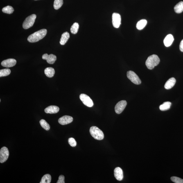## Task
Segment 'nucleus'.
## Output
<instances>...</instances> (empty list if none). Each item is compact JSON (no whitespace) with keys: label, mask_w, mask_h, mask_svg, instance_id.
<instances>
[{"label":"nucleus","mask_w":183,"mask_h":183,"mask_svg":"<svg viewBox=\"0 0 183 183\" xmlns=\"http://www.w3.org/2000/svg\"><path fill=\"white\" fill-rule=\"evenodd\" d=\"M47 32V30L46 29L38 30L30 35L28 37V40L32 43L38 42L46 36Z\"/></svg>","instance_id":"1"},{"label":"nucleus","mask_w":183,"mask_h":183,"mask_svg":"<svg viewBox=\"0 0 183 183\" xmlns=\"http://www.w3.org/2000/svg\"><path fill=\"white\" fill-rule=\"evenodd\" d=\"M160 60L157 55L153 54L148 57L146 62V65L148 69L152 70L158 65Z\"/></svg>","instance_id":"2"},{"label":"nucleus","mask_w":183,"mask_h":183,"mask_svg":"<svg viewBox=\"0 0 183 183\" xmlns=\"http://www.w3.org/2000/svg\"><path fill=\"white\" fill-rule=\"evenodd\" d=\"M90 132L94 139L97 140H102L104 139V135L102 131L98 127L92 126L91 127Z\"/></svg>","instance_id":"3"},{"label":"nucleus","mask_w":183,"mask_h":183,"mask_svg":"<svg viewBox=\"0 0 183 183\" xmlns=\"http://www.w3.org/2000/svg\"><path fill=\"white\" fill-rule=\"evenodd\" d=\"M36 18V15L34 14H32V15L29 16L25 19L23 23V28L25 29H27L33 26Z\"/></svg>","instance_id":"4"},{"label":"nucleus","mask_w":183,"mask_h":183,"mask_svg":"<svg viewBox=\"0 0 183 183\" xmlns=\"http://www.w3.org/2000/svg\"><path fill=\"white\" fill-rule=\"evenodd\" d=\"M127 76L133 83L136 85H140L141 83V80L136 74L133 71H129L127 73Z\"/></svg>","instance_id":"5"},{"label":"nucleus","mask_w":183,"mask_h":183,"mask_svg":"<svg viewBox=\"0 0 183 183\" xmlns=\"http://www.w3.org/2000/svg\"><path fill=\"white\" fill-rule=\"evenodd\" d=\"M80 98L82 103L87 106L89 107H91L94 105L92 100L87 95L84 94H81Z\"/></svg>","instance_id":"6"},{"label":"nucleus","mask_w":183,"mask_h":183,"mask_svg":"<svg viewBox=\"0 0 183 183\" xmlns=\"http://www.w3.org/2000/svg\"><path fill=\"white\" fill-rule=\"evenodd\" d=\"M9 152L8 149L6 147H3L0 150V162L3 163L8 159Z\"/></svg>","instance_id":"7"},{"label":"nucleus","mask_w":183,"mask_h":183,"mask_svg":"<svg viewBox=\"0 0 183 183\" xmlns=\"http://www.w3.org/2000/svg\"><path fill=\"white\" fill-rule=\"evenodd\" d=\"M112 24L114 28H118L121 25V17L119 14L114 13L112 16Z\"/></svg>","instance_id":"8"},{"label":"nucleus","mask_w":183,"mask_h":183,"mask_svg":"<svg viewBox=\"0 0 183 183\" xmlns=\"http://www.w3.org/2000/svg\"><path fill=\"white\" fill-rule=\"evenodd\" d=\"M127 105V102L125 100H123L120 101L115 105V110L117 114H120L123 112Z\"/></svg>","instance_id":"9"},{"label":"nucleus","mask_w":183,"mask_h":183,"mask_svg":"<svg viewBox=\"0 0 183 183\" xmlns=\"http://www.w3.org/2000/svg\"><path fill=\"white\" fill-rule=\"evenodd\" d=\"M17 64V60L15 59L10 58L3 61L1 63L2 66L3 67L10 68L15 66Z\"/></svg>","instance_id":"10"},{"label":"nucleus","mask_w":183,"mask_h":183,"mask_svg":"<svg viewBox=\"0 0 183 183\" xmlns=\"http://www.w3.org/2000/svg\"><path fill=\"white\" fill-rule=\"evenodd\" d=\"M43 60H46L48 64H53L57 60L56 56L54 55L51 54L49 55L47 54H45L42 56Z\"/></svg>","instance_id":"11"},{"label":"nucleus","mask_w":183,"mask_h":183,"mask_svg":"<svg viewBox=\"0 0 183 183\" xmlns=\"http://www.w3.org/2000/svg\"><path fill=\"white\" fill-rule=\"evenodd\" d=\"M73 121V117L68 115L62 116L58 119L59 123L62 125L68 124L71 123Z\"/></svg>","instance_id":"12"},{"label":"nucleus","mask_w":183,"mask_h":183,"mask_svg":"<svg viewBox=\"0 0 183 183\" xmlns=\"http://www.w3.org/2000/svg\"><path fill=\"white\" fill-rule=\"evenodd\" d=\"M114 175L117 180L118 181L123 180V172L121 168H116L114 170Z\"/></svg>","instance_id":"13"},{"label":"nucleus","mask_w":183,"mask_h":183,"mask_svg":"<svg viewBox=\"0 0 183 183\" xmlns=\"http://www.w3.org/2000/svg\"><path fill=\"white\" fill-rule=\"evenodd\" d=\"M60 110L59 107L55 105H51L48 107L44 110V112L47 114H55L58 113Z\"/></svg>","instance_id":"14"},{"label":"nucleus","mask_w":183,"mask_h":183,"mask_svg":"<svg viewBox=\"0 0 183 183\" xmlns=\"http://www.w3.org/2000/svg\"><path fill=\"white\" fill-rule=\"evenodd\" d=\"M176 82V80L174 78H170L165 84V88L167 90L171 89L175 85Z\"/></svg>","instance_id":"15"},{"label":"nucleus","mask_w":183,"mask_h":183,"mask_svg":"<svg viewBox=\"0 0 183 183\" xmlns=\"http://www.w3.org/2000/svg\"><path fill=\"white\" fill-rule=\"evenodd\" d=\"M174 40L173 36L171 34L167 35L164 40V44L166 47H168L171 45Z\"/></svg>","instance_id":"16"},{"label":"nucleus","mask_w":183,"mask_h":183,"mask_svg":"<svg viewBox=\"0 0 183 183\" xmlns=\"http://www.w3.org/2000/svg\"><path fill=\"white\" fill-rule=\"evenodd\" d=\"M70 36L68 32H65L63 33L60 41V44L62 45L65 44L70 38Z\"/></svg>","instance_id":"17"},{"label":"nucleus","mask_w":183,"mask_h":183,"mask_svg":"<svg viewBox=\"0 0 183 183\" xmlns=\"http://www.w3.org/2000/svg\"><path fill=\"white\" fill-rule=\"evenodd\" d=\"M44 72L46 76L49 78H52L54 76L55 73L54 69L52 67L46 68L44 70Z\"/></svg>","instance_id":"18"},{"label":"nucleus","mask_w":183,"mask_h":183,"mask_svg":"<svg viewBox=\"0 0 183 183\" xmlns=\"http://www.w3.org/2000/svg\"><path fill=\"white\" fill-rule=\"evenodd\" d=\"M171 103L169 101L165 102L159 106V109L161 111L169 110L171 107Z\"/></svg>","instance_id":"19"},{"label":"nucleus","mask_w":183,"mask_h":183,"mask_svg":"<svg viewBox=\"0 0 183 183\" xmlns=\"http://www.w3.org/2000/svg\"><path fill=\"white\" fill-rule=\"evenodd\" d=\"M147 23V21L146 19H142L137 23L136 25V28L139 30H142L146 26Z\"/></svg>","instance_id":"20"},{"label":"nucleus","mask_w":183,"mask_h":183,"mask_svg":"<svg viewBox=\"0 0 183 183\" xmlns=\"http://www.w3.org/2000/svg\"><path fill=\"white\" fill-rule=\"evenodd\" d=\"M175 11L177 13H180L183 11V2L180 1L176 5L174 8Z\"/></svg>","instance_id":"21"},{"label":"nucleus","mask_w":183,"mask_h":183,"mask_svg":"<svg viewBox=\"0 0 183 183\" xmlns=\"http://www.w3.org/2000/svg\"><path fill=\"white\" fill-rule=\"evenodd\" d=\"M51 180V175L49 174L45 175L42 178L40 183H50Z\"/></svg>","instance_id":"22"},{"label":"nucleus","mask_w":183,"mask_h":183,"mask_svg":"<svg viewBox=\"0 0 183 183\" xmlns=\"http://www.w3.org/2000/svg\"><path fill=\"white\" fill-rule=\"evenodd\" d=\"M63 4V0H54V8L55 10H58L62 6Z\"/></svg>","instance_id":"23"},{"label":"nucleus","mask_w":183,"mask_h":183,"mask_svg":"<svg viewBox=\"0 0 183 183\" xmlns=\"http://www.w3.org/2000/svg\"><path fill=\"white\" fill-rule=\"evenodd\" d=\"M2 11L4 13L11 14L14 11V9L12 7L8 6L3 8Z\"/></svg>","instance_id":"24"},{"label":"nucleus","mask_w":183,"mask_h":183,"mask_svg":"<svg viewBox=\"0 0 183 183\" xmlns=\"http://www.w3.org/2000/svg\"><path fill=\"white\" fill-rule=\"evenodd\" d=\"M79 28V25L78 23H74L72 26L71 27L70 30L72 33L76 34L78 33Z\"/></svg>","instance_id":"25"},{"label":"nucleus","mask_w":183,"mask_h":183,"mask_svg":"<svg viewBox=\"0 0 183 183\" xmlns=\"http://www.w3.org/2000/svg\"><path fill=\"white\" fill-rule=\"evenodd\" d=\"M40 123L41 126L45 130L48 131L50 129V125L48 124L45 120L44 119L41 120L40 121Z\"/></svg>","instance_id":"26"},{"label":"nucleus","mask_w":183,"mask_h":183,"mask_svg":"<svg viewBox=\"0 0 183 183\" xmlns=\"http://www.w3.org/2000/svg\"><path fill=\"white\" fill-rule=\"evenodd\" d=\"M11 72L10 70L9 69H5L0 70V77H5L8 76Z\"/></svg>","instance_id":"27"},{"label":"nucleus","mask_w":183,"mask_h":183,"mask_svg":"<svg viewBox=\"0 0 183 183\" xmlns=\"http://www.w3.org/2000/svg\"><path fill=\"white\" fill-rule=\"evenodd\" d=\"M171 179L172 182L175 183H183V179L178 177H172Z\"/></svg>","instance_id":"28"},{"label":"nucleus","mask_w":183,"mask_h":183,"mask_svg":"<svg viewBox=\"0 0 183 183\" xmlns=\"http://www.w3.org/2000/svg\"><path fill=\"white\" fill-rule=\"evenodd\" d=\"M68 143L71 147H75L77 145V143L75 139L73 138H70L68 139Z\"/></svg>","instance_id":"29"},{"label":"nucleus","mask_w":183,"mask_h":183,"mask_svg":"<svg viewBox=\"0 0 183 183\" xmlns=\"http://www.w3.org/2000/svg\"><path fill=\"white\" fill-rule=\"evenodd\" d=\"M64 176L61 175L59 177V179L57 183H64Z\"/></svg>","instance_id":"30"},{"label":"nucleus","mask_w":183,"mask_h":183,"mask_svg":"<svg viewBox=\"0 0 183 183\" xmlns=\"http://www.w3.org/2000/svg\"><path fill=\"white\" fill-rule=\"evenodd\" d=\"M179 49L181 51L183 52V39L181 41L180 43V46H179Z\"/></svg>","instance_id":"31"},{"label":"nucleus","mask_w":183,"mask_h":183,"mask_svg":"<svg viewBox=\"0 0 183 183\" xmlns=\"http://www.w3.org/2000/svg\"><path fill=\"white\" fill-rule=\"evenodd\" d=\"M35 1H37V0H35Z\"/></svg>","instance_id":"32"}]
</instances>
